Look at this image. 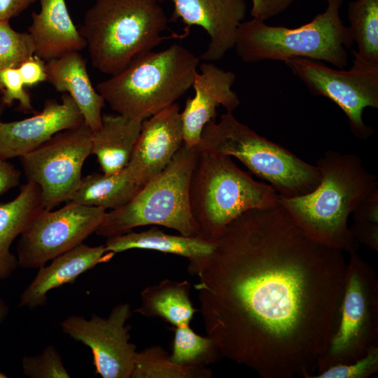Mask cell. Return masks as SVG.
Listing matches in <instances>:
<instances>
[{
  "instance_id": "cell-31",
  "label": "cell",
  "mask_w": 378,
  "mask_h": 378,
  "mask_svg": "<svg viewBox=\"0 0 378 378\" xmlns=\"http://www.w3.org/2000/svg\"><path fill=\"white\" fill-rule=\"evenodd\" d=\"M1 104L10 106L15 101L19 103L18 109L24 113L34 112L30 94L26 90L18 67H9L0 71Z\"/></svg>"
},
{
  "instance_id": "cell-22",
  "label": "cell",
  "mask_w": 378,
  "mask_h": 378,
  "mask_svg": "<svg viewBox=\"0 0 378 378\" xmlns=\"http://www.w3.org/2000/svg\"><path fill=\"white\" fill-rule=\"evenodd\" d=\"M142 120L104 113L100 129L93 132L91 154L104 174H114L129 163L139 136Z\"/></svg>"
},
{
  "instance_id": "cell-16",
  "label": "cell",
  "mask_w": 378,
  "mask_h": 378,
  "mask_svg": "<svg viewBox=\"0 0 378 378\" xmlns=\"http://www.w3.org/2000/svg\"><path fill=\"white\" fill-rule=\"evenodd\" d=\"M62 102H45L43 108L29 118L0 122V157L5 160L21 157L34 150L53 135L84 122L74 99L63 93Z\"/></svg>"
},
{
  "instance_id": "cell-10",
  "label": "cell",
  "mask_w": 378,
  "mask_h": 378,
  "mask_svg": "<svg viewBox=\"0 0 378 378\" xmlns=\"http://www.w3.org/2000/svg\"><path fill=\"white\" fill-rule=\"evenodd\" d=\"M353 55V65L348 70L334 69L304 58L284 62L312 94L326 97L336 104L348 118L352 133L365 140L372 130L365 123L363 111L368 107L378 108V64L365 61L355 50Z\"/></svg>"
},
{
  "instance_id": "cell-28",
  "label": "cell",
  "mask_w": 378,
  "mask_h": 378,
  "mask_svg": "<svg viewBox=\"0 0 378 378\" xmlns=\"http://www.w3.org/2000/svg\"><path fill=\"white\" fill-rule=\"evenodd\" d=\"M222 357L214 342L209 337H202L193 331L190 324L176 327L172 360L177 364L205 367Z\"/></svg>"
},
{
  "instance_id": "cell-19",
  "label": "cell",
  "mask_w": 378,
  "mask_h": 378,
  "mask_svg": "<svg viewBox=\"0 0 378 378\" xmlns=\"http://www.w3.org/2000/svg\"><path fill=\"white\" fill-rule=\"evenodd\" d=\"M41 9L32 12L28 34L34 53L45 62L87 47L69 13L65 0H39Z\"/></svg>"
},
{
  "instance_id": "cell-26",
  "label": "cell",
  "mask_w": 378,
  "mask_h": 378,
  "mask_svg": "<svg viewBox=\"0 0 378 378\" xmlns=\"http://www.w3.org/2000/svg\"><path fill=\"white\" fill-rule=\"evenodd\" d=\"M347 15L356 54L368 62L378 64V0L351 1Z\"/></svg>"
},
{
  "instance_id": "cell-4",
  "label": "cell",
  "mask_w": 378,
  "mask_h": 378,
  "mask_svg": "<svg viewBox=\"0 0 378 378\" xmlns=\"http://www.w3.org/2000/svg\"><path fill=\"white\" fill-rule=\"evenodd\" d=\"M200 58L174 43L134 59L97 84V92L117 113L142 120L176 103L192 85Z\"/></svg>"
},
{
  "instance_id": "cell-8",
  "label": "cell",
  "mask_w": 378,
  "mask_h": 378,
  "mask_svg": "<svg viewBox=\"0 0 378 378\" xmlns=\"http://www.w3.org/2000/svg\"><path fill=\"white\" fill-rule=\"evenodd\" d=\"M198 153L197 149L183 144L170 163L129 202L106 211L95 233L108 238L136 227L157 225L174 229L181 235L200 237L189 196Z\"/></svg>"
},
{
  "instance_id": "cell-18",
  "label": "cell",
  "mask_w": 378,
  "mask_h": 378,
  "mask_svg": "<svg viewBox=\"0 0 378 378\" xmlns=\"http://www.w3.org/2000/svg\"><path fill=\"white\" fill-rule=\"evenodd\" d=\"M115 255L106 251L104 245L90 246L83 243L52 259L39 269L20 296L18 306L34 309L46 304L51 290L73 284L85 272L100 263L109 261Z\"/></svg>"
},
{
  "instance_id": "cell-34",
  "label": "cell",
  "mask_w": 378,
  "mask_h": 378,
  "mask_svg": "<svg viewBox=\"0 0 378 378\" xmlns=\"http://www.w3.org/2000/svg\"><path fill=\"white\" fill-rule=\"evenodd\" d=\"M352 214L354 224L378 226V189L363 200Z\"/></svg>"
},
{
  "instance_id": "cell-17",
  "label": "cell",
  "mask_w": 378,
  "mask_h": 378,
  "mask_svg": "<svg viewBox=\"0 0 378 378\" xmlns=\"http://www.w3.org/2000/svg\"><path fill=\"white\" fill-rule=\"evenodd\" d=\"M192 87L193 97H189L181 112L183 144L196 149L203 129L210 120L216 119V108L221 105L227 112H233L241 104L232 87L236 75L206 62L200 65Z\"/></svg>"
},
{
  "instance_id": "cell-14",
  "label": "cell",
  "mask_w": 378,
  "mask_h": 378,
  "mask_svg": "<svg viewBox=\"0 0 378 378\" xmlns=\"http://www.w3.org/2000/svg\"><path fill=\"white\" fill-rule=\"evenodd\" d=\"M183 144L181 116L176 102L142 121L127 166L144 187L170 163Z\"/></svg>"
},
{
  "instance_id": "cell-1",
  "label": "cell",
  "mask_w": 378,
  "mask_h": 378,
  "mask_svg": "<svg viewBox=\"0 0 378 378\" xmlns=\"http://www.w3.org/2000/svg\"><path fill=\"white\" fill-rule=\"evenodd\" d=\"M197 271L200 310L222 357L262 378H313L337 325L347 262L279 204L248 211Z\"/></svg>"
},
{
  "instance_id": "cell-9",
  "label": "cell",
  "mask_w": 378,
  "mask_h": 378,
  "mask_svg": "<svg viewBox=\"0 0 378 378\" xmlns=\"http://www.w3.org/2000/svg\"><path fill=\"white\" fill-rule=\"evenodd\" d=\"M378 346V281L373 268L350 253L336 327L319 362L317 374L363 357Z\"/></svg>"
},
{
  "instance_id": "cell-20",
  "label": "cell",
  "mask_w": 378,
  "mask_h": 378,
  "mask_svg": "<svg viewBox=\"0 0 378 378\" xmlns=\"http://www.w3.org/2000/svg\"><path fill=\"white\" fill-rule=\"evenodd\" d=\"M47 80L59 92L67 93L78 107L84 122L93 132L102 125L105 100L92 86L86 62L78 51L46 62Z\"/></svg>"
},
{
  "instance_id": "cell-6",
  "label": "cell",
  "mask_w": 378,
  "mask_h": 378,
  "mask_svg": "<svg viewBox=\"0 0 378 378\" xmlns=\"http://www.w3.org/2000/svg\"><path fill=\"white\" fill-rule=\"evenodd\" d=\"M198 153L189 196L201 237L214 241L244 213L279 204V195L271 185L254 180L230 156Z\"/></svg>"
},
{
  "instance_id": "cell-21",
  "label": "cell",
  "mask_w": 378,
  "mask_h": 378,
  "mask_svg": "<svg viewBox=\"0 0 378 378\" xmlns=\"http://www.w3.org/2000/svg\"><path fill=\"white\" fill-rule=\"evenodd\" d=\"M104 245L106 251L115 254L138 248L184 257L189 261L188 270L192 275L196 274L203 263L211 255L215 248L214 241L200 237L169 234L155 227L140 232L131 230L122 234L108 237Z\"/></svg>"
},
{
  "instance_id": "cell-7",
  "label": "cell",
  "mask_w": 378,
  "mask_h": 378,
  "mask_svg": "<svg viewBox=\"0 0 378 378\" xmlns=\"http://www.w3.org/2000/svg\"><path fill=\"white\" fill-rule=\"evenodd\" d=\"M196 149L234 156L256 176L269 182L279 196L294 197L314 190L321 179L309 164L281 145L260 136L226 112L204 126Z\"/></svg>"
},
{
  "instance_id": "cell-32",
  "label": "cell",
  "mask_w": 378,
  "mask_h": 378,
  "mask_svg": "<svg viewBox=\"0 0 378 378\" xmlns=\"http://www.w3.org/2000/svg\"><path fill=\"white\" fill-rule=\"evenodd\" d=\"M378 371V346L371 347L360 359L332 365L313 378H368Z\"/></svg>"
},
{
  "instance_id": "cell-27",
  "label": "cell",
  "mask_w": 378,
  "mask_h": 378,
  "mask_svg": "<svg viewBox=\"0 0 378 378\" xmlns=\"http://www.w3.org/2000/svg\"><path fill=\"white\" fill-rule=\"evenodd\" d=\"M205 367L185 366L173 362L160 346L146 347L136 352L131 378H210Z\"/></svg>"
},
{
  "instance_id": "cell-36",
  "label": "cell",
  "mask_w": 378,
  "mask_h": 378,
  "mask_svg": "<svg viewBox=\"0 0 378 378\" xmlns=\"http://www.w3.org/2000/svg\"><path fill=\"white\" fill-rule=\"evenodd\" d=\"M21 172L10 162L0 157V195L18 186Z\"/></svg>"
},
{
  "instance_id": "cell-35",
  "label": "cell",
  "mask_w": 378,
  "mask_h": 378,
  "mask_svg": "<svg viewBox=\"0 0 378 378\" xmlns=\"http://www.w3.org/2000/svg\"><path fill=\"white\" fill-rule=\"evenodd\" d=\"M295 0H251L253 18L266 21L287 10Z\"/></svg>"
},
{
  "instance_id": "cell-12",
  "label": "cell",
  "mask_w": 378,
  "mask_h": 378,
  "mask_svg": "<svg viewBox=\"0 0 378 378\" xmlns=\"http://www.w3.org/2000/svg\"><path fill=\"white\" fill-rule=\"evenodd\" d=\"M106 209L67 202L56 211L43 210L20 235L19 267L39 269L48 261L83 243L95 232Z\"/></svg>"
},
{
  "instance_id": "cell-29",
  "label": "cell",
  "mask_w": 378,
  "mask_h": 378,
  "mask_svg": "<svg viewBox=\"0 0 378 378\" xmlns=\"http://www.w3.org/2000/svg\"><path fill=\"white\" fill-rule=\"evenodd\" d=\"M34 53V46L28 32L15 31L8 20H0V71L19 66Z\"/></svg>"
},
{
  "instance_id": "cell-11",
  "label": "cell",
  "mask_w": 378,
  "mask_h": 378,
  "mask_svg": "<svg viewBox=\"0 0 378 378\" xmlns=\"http://www.w3.org/2000/svg\"><path fill=\"white\" fill-rule=\"evenodd\" d=\"M92 135L83 122L20 157L27 181L40 188L45 210L70 201L78 189L83 164L91 155Z\"/></svg>"
},
{
  "instance_id": "cell-33",
  "label": "cell",
  "mask_w": 378,
  "mask_h": 378,
  "mask_svg": "<svg viewBox=\"0 0 378 378\" xmlns=\"http://www.w3.org/2000/svg\"><path fill=\"white\" fill-rule=\"evenodd\" d=\"M18 69L26 88H32L47 80L46 62L35 55L22 62Z\"/></svg>"
},
{
  "instance_id": "cell-2",
  "label": "cell",
  "mask_w": 378,
  "mask_h": 378,
  "mask_svg": "<svg viewBox=\"0 0 378 378\" xmlns=\"http://www.w3.org/2000/svg\"><path fill=\"white\" fill-rule=\"evenodd\" d=\"M316 166L321 172L317 187L298 197L279 195V204L314 240L343 252H356L358 242L348 227V218L378 189L377 178L354 154L329 150Z\"/></svg>"
},
{
  "instance_id": "cell-13",
  "label": "cell",
  "mask_w": 378,
  "mask_h": 378,
  "mask_svg": "<svg viewBox=\"0 0 378 378\" xmlns=\"http://www.w3.org/2000/svg\"><path fill=\"white\" fill-rule=\"evenodd\" d=\"M132 313L129 303L114 306L107 317L92 314L89 319L70 315L61 323L64 333L88 346L95 373L102 378H131L136 346L130 342Z\"/></svg>"
},
{
  "instance_id": "cell-5",
  "label": "cell",
  "mask_w": 378,
  "mask_h": 378,
  "mask_svg": "<svg viewBox=\"0 0 378 378\" xmlns=\"http://www.w3.org/2000/svg\"><path fill=\"white\" fill-rule=\"evenodd\" d=\"M326 10L297 28L270 26L252 18L237 30L234 48L247 63L304 58L324 61L338 69L348 64L354 44L349 27L340 17L343 0H326Z\"/></svg>"
},
{
  "instance_id": "cell-30",
  "label": "cell",
  "mask_w": 378,
  "mask_h": 378,
  "mask_svg": "<svg viewBox=\"0 0 378 378\" xmlns=\"http://www.w3.org/2000/svg\"><path fill=\"white\" fill-rule=\"evenodd\" d=\"M24 374L29 378H69L70 374L64 365L59 351L53 345L47 346L43 351L22 358Z\"/></svg>"
},
{
  "instance_id": "cell-39",
  "label": "cell",
  "mask_w": 378,
  "mask_h": 378,
  "mask_svg": "<svg viewBox=\"0 0 378 378\" xmlns=\"http://www.w3.org/2000/svg\"><path fill=\"white\" fill-rule=\"evenodd\" d=\"M4 109H5V106L0 103V122H1V115L4 111Z\"/></svg>"
},
{
  "instance_id": "cell-41",
  "label": "cell",
  "mask_w": 378,
  "mask_h": 378,
  "mask_svg": "<svg viewBox=\"0 0 378 378\" xmlns=\"http://www.w3.org/2000/svg\"><path fill=\"white\" fill-rule=\"evenodd\" d=\"M325 1H326V0H325Z\"/></svg>"
},
{
  "instance_id": "cell-24",
  "label": "cell",
  "mask_w": 378,
  "mask_h": 378,
  "mask_svg": "<svg viewBox=\"0 0 378 378\" xmlns=\"http://www.w3.org/2000/svg\"><path fill=\"white\" fill-rule=\"evenodd\" d=\"M190 284L164 279L146 286L141 293V303L134 310L146 317H158L175 327L190 324L195 309L190 300Z\"/></svg>"
},
{
  "instance_id": "cell-15",
  "label": "cell",
  "mask_w": 378,
  "mask_h": 378,
  "mask_svg": "<svg viewBox=\"0 0 378 378\" xmlns=\"http://www.w3.org/2000/svg\"><path fill=\"white\" fill-rule=\"evenodd\" d=\"M168 1L174 7L172 20L181 19L188 30L198 26L207 33L209 43L200 60H220L234 48L238 28L246 15L245 0Z\"/></svg>"
},
{
  "instance_id": "cell-38",
  "label": "cell",
  "mask_w": 378,
  "mask_h": 378,
  "mask_svg": "<svg viewBox=\"0 0 378 378\" xmlns=\"http://www.w3.org/2000/svg\"><path fill=\"white\" fill-rule=\"evenodd\" d=\"M10 313V308L7 303L0 298V326L2 325L8 318Z\"/></svg>"
},
{
  "instance_id": "cell-37",
  "label": "cell",
  "mask_w": 378,
  "mask_h": 378,
  "mask_svg": "<svg viewBox=\"0 0 378 378\" xmlns=\"http://www.w3.org/2000/svg\"><path fill=\"white\" fill-rule=\"evenodd\" d=\"M37 0H0V20H8L21 14Z\"/></svg>"
},
{
  "instance_id": "cell-3",
  "label": "cell",
  "mask_w": 378,
  "mask_h": 378,
  "mask_svg": "<svg viewBox=\"0 0 378 378\" xmlns=\"http://www.w3.org/2000/svg\"><path fill=\"white\" fill-rule=\"evenodd\" d=\"M167 24L160 0H95L78 30L92 65L113 76L167 38Z\"/></svg>"
},
{
  "instance_id": "cell-40",
  "label": "cell",
  "mask_w": 378,
  "mask_h": 378,
  "mask_svg": "<svg viewBox=\"0 0 378 378\" xmlns=\"http://www.w3.org/2000/svg\"><path fill=\"white\" fill-rule=\"evenodd\" d=\"M8 376L0 370V378H8Z\"/></svg>"
},
{
  "instance_id": "cell-23",
  "label": "cell",
  "mask_w": 378,
  "mask_h": 378,
  "mask_svg": "<svg viewBox=\"0 0 378 378\" xmlns=\"http://www.w3.org/2000/svg\"><path fill=\"white\" fill-rule=\"evenodd\" d=\"M40 188L27 181L15 198L0 204V280L8 278L19 267L10 246L29 223L44 210Z\"/></svg>"
},
{
  "instance_id": "cell-25",
  "label": "cell",
  "mask_w": 378,
  "mask_h": 378,
  "mask_svg": "<svg viewBox=\"0 0 378 378\" xmlns=\"http://www.w3.org/2000/svg\"><path fill=\"white\" fill-rule=\"evenodd\" d=\"M142 188L126 166L117 173H93L82 178L69 202L113 210L129 202Z\"/></svg>"
}]
</instances>
